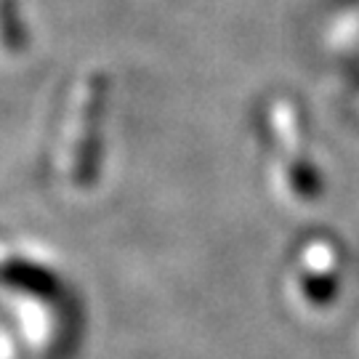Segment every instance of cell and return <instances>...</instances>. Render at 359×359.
<instances>
[{"instance_id":"7a4b0ae2","label":"cell","mask_w":359,"mask_h":359,"mask_svg":"<svg viewBox=\"0 0 359 359\" xmlns=\"http://www.w3.org/2000/svg\"><path fill=\"white\" fill-rule=\"evenodd\" d=\"M0 40L8 51H19L25 46V32L11 0H0Z\"/></svg>"},{"instance_id":"6da1fadb","label":"cell","mask_w":359,"mask_h":359,"mask_svg":"<svg viewBox=\"0 0 359 359\" xmlns=\"http://www.w3.org/2000/svg\"><path fill=\"white\" fill-rule=\"evenodd\" d=\"M104 96H107V86H104L102 75L88 77L86 88H83V99H80V115H77V133L75 142V163H72V173L75 181L88 184L96 173L99 157H102V115H104Z\"/></svg>"}]
</instances>
